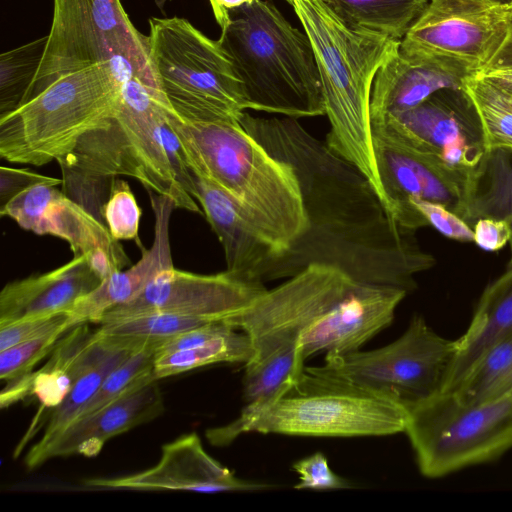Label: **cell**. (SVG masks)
<instances>
[{"instance_id":"6da1fadb","label":"cell","mask_w":512,"mask_h":512,"mask_svg":"<svg viewBox=\"0 0 512 512\" xmlns=\"http://www.w3.org/2000/svg\"><path fill=\"white\" fill-rule=\"evenodd\" d=\"M239 122L272 156L292 167L308 220L304 235L272 261L263 282L290 278L319 263L362 282L409 292L416 287L414 276L434 266L435 258L388 213L359 169L298 119L245 111Z\"/></svg>"},{"instance_id":"7a4b0ae2","label":"cell","mask_w":512,"mask_h":512,"mask_svg":"<svg viewBox=\"0 0 512 512\" xmlns=\"http://www.w3.org/2000/svg\"><path fill=\"white\" fill-rule=\"evenodd\" d=\"M171 107L162 92L135 78L124 81L114 113L58 161L63 192L103 220L106 183L130 176L171 198L176 208L201 213L191 196L194 181L187 156L168 123Z\"/></svg>"},{"instance_id":"3957f363","label":"cell","mask_w":512,"mask_h":512,"mask_svg":"<svg viewBox=\"0 0 512 512\" xmlns=\"http://www.w3.org/2000/svg\"><path fill=\"white\" fill-rule=\"evenodd\" d=\"M167 118L190 170L229 194L277 256L304 235L308 220L294 170L272 156L240 122L188 119L172 107Z\"/></svg>"},{"instance_id":"277c9868","label":"cell","mask_w":512,"mask_h":512,"mask_svg":"<svg viewBox=\"0 0 512 512\" xmlns=\"http://www.w3.org/2000/svg\"><path fill=\"white\" fill-rule=\"evenodd\" d=\"M292 7L319 70L330 124L325 143L359 169L389 213L375 156L370 99L377 71L395 55L400 41L351 29L325 0H293Z\"/></svg>"},{"instance_id":"5b68a950","label":"cell","mask_w":512,"mask_h":512,"mask_svg":"<svg viewBox=\"0 0 512 512\" xmlns=\"http://www.w3.org/2000/svg\"><path fill=\"white\" fill-rule=\"evenodd\" d=\"M355 280L337 267L313 263L224 319L248 335L253 347L244 364L246 413L271 404L299 378L305 369L302 334Z\"/></svg>"},{"instance_id":"8992f818","label":"cell","mask_w":512,"mask_h":512,"mask_svg":"<svg viewBox=\"0 0 512 512\" xmlns=\"http://www.w3.org/2000/svg\"><path fill=\"white\" fill-rule=\"evenodd\" d=\"M221 44L233 61L248 109L295 119L325 115L311 42L270 0L229 11Z\"/></svg>"},{"instance_id":"52a82bcc","label":"cell","mask_w":512,"mask_h":512,"mask_svg":"<svg viewBox=\"0 0 512 512\" xmlns=\"http://www.w3.org/2000/svg\"><path fill=\"white\" fill-rule=\"evenodd\" d=\"M123 82L110 63L66 73L0 116V156L43 166L70 154L87 132L115 111Z\"/></svg>"},{"instance_id":"ba28073f","label":"cell","mask_w":512,"mask_h":512,"mask_svg":"<svg viewBox=\"0 0 512 512\" xmlns=\"http://www.w3.org/2000/svg\"><path fill=\"white\" fill-rule=\"evenodd\" d=\"M407 409L342 381L310 373L271 404L247 418L207 430L215 446L240 434L258 432L298 436H385L405 432Z\"/></svg>"},{"instance_id":"9c48e42d","label":"cell","mask_w":512,"mask_h":512,"mask_svg":"<svg viewBox=\"0 0 512 512\" xmlns=\"http://www.w3.org/2000/svg\"><path fill=\"white\" fill-rule=\"evenodd\" d=\"M100 63H110L122 82L135 78L162 92L149 38L132 24L120 0H53L50 31L26 102L60 76Z\"/></svg>"},{"instance_id":"30bf717a","label":"cell","mask_w":512,"mask_h":512,"mask_svg":"<svg viewBox=\"0 0 512 512\" xmlns=\"http://www.w3.org/2000/svg\"><path fill=\"white\" fill-rule=\"evenodd\" d=\"M149 53L161 91L182 117L239 122L242 83L221 44L181 17L149 20Z\"/></svg>"},{"instance_id":"8fae6325","label":"cell","mask_w":512,"mask_h":512,"mask_svg":"<svg viewBox=\"0 0 512 512\" xmlns=\"http://www.w3.org/2000/svg\"><path fill=\"white\" fill-rule=\"evenodd\" d=\"M407 413L405 433L425 477L491 462L512 449V392L467 403L454 392L440 390L411 405Z\"/></svg>"},{"instance_id":"7c38bea8","label":"cell","mask_w":512,"mask_h":512,"mask_svg":"<svg viewBox=\"0 0 512 512\" xmlns=\"http://www.w3.org/2000/svg\"><path fill=\"white\" fill-rule=\"evenodd\" d=\"M455 354V341L437 334L414 316L395 341L370 351L325 355L305 370L333 378L406 409L443 387Z\"/></svg>"},{"instance_id":"4fadbf2b","label":"cell","mask_w":512,"mask_h":512,"mask_svg":"<svg viewBox=\"0 0 512 512\" xmlns=\"http://www.w3.org/2000/svg\"><path fill=\"white\" fill-rule=\"evenodd\" d=\"M511 22L512 8L502 0H429L399 49L468 78L491 65Z\"/></svg>"},{"instance_id":"5bb4252c","label":"cell","mask_w":512,"mask_h":512,"mask_svg":"<svg viewBox=\"0 0 512 512\" xmlns=\"http://www.w3.org/2000/svg\"><path fill=\"white\" fill-rule=\"evenodd\" d=\"M372 132L453 169L474 170L487 152L479 117L463 89L438 91L373 125Z\"/></svg>"},{"instance_id":"9a60e30c","label":"cell","mask_w":512,"mask_h":512,"mask_svg":"<svg viewBox=\"0 0 512 512\" xmlns=\"http://www.w3.org/2000/svg\"><path fill=\"white\" fill-rule=\"evenodd\" d=\"M372 134L389 213L402 228L415 232L428 226L422 214L410 204V198L441 204L464 220L474 170L450 168L381 134Z\"/></svg>"},{"instance_id":"2e32d148","label":"cell","mask_w":512,"mask_h":512,"mask_svg":"<svg viewBox=\"0 0 512 512\" xmlns=\"http://www.w3.org/2000/svg\"><path fill=\"white\" fill-rule=\"evenodd\" d=\"M267 289L227 270L203 275L162 271L134 299L110 309L101 323L149 312H172L221 320L247 307Z\"/></svg>"},{"instance_id":"e0dca14e","label":"cell","mask_w":512,"mask_h":512,"mask_svg":"<svg viewBox=\"0 0 512 512\" xmlns=\"http://www.w3.org/2000/svg\"><path fill=\"white\" fill-rule=\"evenodd\" d=\"M407 293L399 287L355 280L302 334L299 347L303 359L321 352L343 355L358 351L392 323Z\"/></svg>"},{"instance_id":"ac0fdd59","label":"cell","mask_w":512,"mask_h":512,"mask_svg":"<svg viewBox=\"0 0 512 512\" xmlns=\"http://www.w3.org/2000/svg\"><path fill=\"white\" fill-rule=\"evenodd\" d=\"M85 484L98 489L202 493L255 491L269 487L237 478L205 451L195 432L163 445L158 463L149 469L121 477L88 479Z\"/></svg>"},{"instance_id":"d6986e66","label":"cell","mask_w":512,"mask_h":512,"mask_svg":"<svg viewBox=\"0 0 512 512\" xmlns=\"http://www.w3.org/2000/svg\"><path fill=\"white\" fill-rule=\"evenodd\" d=\"M163 410L158 379L152 371L102 408L75 419L41 452L26 458L25 464L35 469L55 457H94L110 438L153 420Z\"/></svg>"},{"instance_id":"ffe728a7","label":"cell","mask_w":512,"mask_h":512,"mask_svg":"<svg viewBox=\"0 0 512 512\" xmlns=\"http://www.w3.org/2000/svg\"><path fill=\"white\" fill-rule=\"evenodd\" d=\"M154 213V239L143 249L139 261L126 270H118L91 292L80 298L68 312L71 325L100 323L103 316L115 306L137 297L162 271L173 268L169 226L174 201L147 189Z\"/></svg>"},{"instance_id":"44dd1931","label":"cell","mask_w":512,"mask_h":512,"mask_svg":"<svg viewBox=\"0 0 512 512\" xmlns=\"http://www.w3.org/2000/svg\"><path fill=\"white\" fill-rule=\"evenodd\" d=\"M197 200L217 235L225 255L227 271L249 281L263 276L277 256L276 251L245 210L208 178L193 173Z\"/></svg>"},{"instance_id":"7402d4cb","label":"cell","mask_w":512,"mask_h":512,"mask_svg":"<svg viewBox=\"0 0 512 512\" xmlns=\"http://www.w3.org/2000/svg\"><path fill=\"white\" fill-rule=\"evenodd\" d=\"M100 282L85 255L73 256L51 271L9 282L0 292V327L68 313Z\"/></svg>"},{"instance_id":"603a6c76","label":"cell","mask_w":512,"mask_h":512,"mask_svg":"<svg viewBox=\"0 0 512 512\" xmlns=\"http://www.w3.org/2000/svg\"><path fill=\"white\" fill-rule=\"evenodd\" d=\"M32 232L67 241L73 255H85L101 280L129 263L122 246L111 236L105 222L57 188Z\"/></svg>"},{"instance_id":"cb8c5ba5","label":"cell","mask_w":512,"mask_h":512,"mask_svg":"<svg viewBox=\"0 0 512 512\" xmlns=\"http://www.w3.org/2000/svg\"><path fill=\"white\" fill-rule=\"evenodd\" d=\"M400 47V46H399ZM467 78L437 63L395 53L377 71L371 90V124L410 110L438 91L463 89Z\"/></svg>"},{"instance_id":"d4e9b609","label":"cell","mask_w":512,"mask_h":512,"mask_svg":"<svg viewBox=\"0 0 512 512\" xmlns=\"http://www.w3.org/2000/svg\"><path fill=\"white\" fill-rule=\"evenodd\" d=\"M87 324L81 323L68 330L48 362L33 371L31 395L40 403L38 415L58 406L77 380L115 345L116 337L92 331Z\"/></svg>"},{"instance_id":"484cf974","label":"cell","mask_w":512,"mask_h":512,"mask_svg":"<svg viewBox=\"0 0 512 512\" xmlns=\"http://www.w3.org/2000/svg\"><path fill=\"white\" fill-rule=\"evenodd\" d=\"M512 332V264L483 291L465 333L455 340V354L443 391H452L481 354Z\"/></svg>"},{"instance_id":"4316f807","label":"cell","mask_w":512,"mask_h":512,"mask_svg":"<svg viewBox=\"0 0 512 512\" xmlns=\"http://www.w3.org/2000/svg\"><path fill=\"white\" fill-rule=\"evenodd\" d=\"M116 337L115 345L75 383L65 399L48 412V420L40 440L26 454L31 458L46 448L80 414L107 376L135 351L166 338Z\"/></svg>"},{"instance_id":"83f0119b","label":"cell","mask_w":512,"mask_h":512,"mask_svg":"<svg viewBox=\"0 0 512 512\" xmlns=\"http://www.w3.org/2000/svg\"><path fill=\"white\" fill-rule=\"evenodd\" d=\"M480 218L507 220L512 230V152H486L474 169L472 189L464 221L473 227ZM512 264V235L509 241Z\"/></svg>"},{"instance_id":"f1b7e54d","label":"cell","mask_w":512,"mask_h":512,"mask_svg":"<svg viewBox=\"0 0 512 512\" xmlns=\"http://www.w3.org/2000/svg\"><path fill=\"white\" fill-rule=\"evenodd\" d=\"M351 29L401 41L429 0H325Z\"/></svg>"},{"instance_id":"f546056e","label":"cell","mask_w":512,"mask_h":512,"mask_svg":"<svg viewBox=\"0 0 512 512\" xmlns=\"http://www.w3.org/2000/svg\"><path fill=\"white\" fill-rule=\"evenodd\" d=\"M252 355L248 335L232 327L197 347L156 355L153 372L159 380L211 364H246Z\"/></svg>"},{"instance_id":"4dcf8cb0","label":"cell","mask_w":512,"mask_h":512,"mask_svg":"<svg viewBox=\"0 0 512 512\" xmlns=\"http://www.w3.org/2000/svg\"><path fill=\"white\" fill-rule=\"evenodd\" d=\"M467 403H481L512 392V332L488 347L451 391Z\"/></svg>"},{"instance_id":"1f68e13d","label":"cell","mask_w":512,"mask_h":512,"mask_svg":"<svg viewBox=\"0 0 512 512\" xmlns=\"http://www.w3.org/2000/svg\"><path fill=\"white\" fill-rule=\"evenodd\" d=\"M463 90L479 117L487 152H512V99L480 76L468 77Z\"/></svg>"},{"instance_id":"d6a6232c","label":"cell","mask_w":512,"mask_h":512,"mask_svg":"<svg viewBox=\"0 0 512 512\" xmlns=\"http://www.w3.org/2000/svg\"><path fill=\"white\" fill-rule=\"evenodd\" d=\"M46 41L47 36L0 55V116L26 102Z\"/></svg>"},{"instance_id":"836d02e7","label":"cell","mask_w":512,"mask_h":512,"mask_svg":"<svg viewBox=\"0 0 512 512\" xmlns=\"http://www.w3.org/2000/svg\"><path fill=\"white\" fill-rule=\"evenodd\" d=\"M217 321L188 314L149 312L101 323L102 335L136 338H169Z\"/></svg>"},{"instance_id":"e575fe53","label":"cell","mask_w":512,"mask_h":512,"mask_svg":"<svg viewBox=\"0 0 512 512\" xmlns=\"http://www.w3.org/2000/svg\"><path fill=\"white\" fill-rule=\"evenodd\" d=\"M164 340L160 339L142 347L117 366L103 381L77 418L102 408L124 393L144 375L152 372L157 349Z\"/></svg>"},{"instance_id":"d590c367","label":"cell","mask_w":512,"mask_h":512,"mask_svg":"<svg viewBox=\"0 0 512 512\" xmlns=\"http://www.w3.org/2000/svg\"><path fill=\"white\" fill-rule=\"evenodd\" d=\"M101 212L116 241L138 239L142 211L128 182L117 177L112 179L109 196Z\"/></svg>"},{"instance_id":"8d00e7d4","label":"cell","mask_w":512,"mask_h":512,"mask_svg":"<svg viewBox=\"0 0 512 512\" xmlns=\"http://www.w3.org/2000/svg\"><path fill=\"white\" fill-rule=\"evenodd\" d=\"M68 330L61 328L0 351V378L9 381L31 373L33 367L53 351Z\"/></svg>"},{"instance_id":"74e56055","label":"cell","mask_w":512,"mask_h":512,"mask_svg":"<svg viewBox=\"0 0 512 512\" xmlns=\"http://www.w3.org/2000/svg\"><path fill=\"white\" fill-rule=\"evenodd\" d=\"M68 313L25 319L0 327V351L61 328L71 329Z\"/></svg>"},{"instance_id":"f35d334b","label":"cell","mask_w":512,"mask_h":512,"mask_svg":"<svg viewBox=\"0 0 512 512\" xmlns=\"http://www.w3.org/2000/svg\"><path fill=\"white\" fill-rule=\"evenodd\" d=\"M292 469L299 477L296 489L336 490L349 487L347 480L329 467L326 456L321 452L298 460Z\"/></svg>"},{"instance_id":"ab89813d","label":"cell","mask_w":512,"mask_h":512,"mask_svg":"<svg viewBox=\"0 0 512 512\" xmlns=\"http://www.w3.org/2000/svg\"><path fill=\"white\" fill-rule=\"evenodd\" d=\"M412 204L443 236L461 242H474L473 228L445 206L419 198H410Z\"/></svg>"},{"instance_id":"60d3db41","label":"cell","mask_w":512,"mask_h":512,"mask_svg":"<svg viewBox=\"0 0 512 512\" xmlns=\"http://www.w3.org/2000/svg\"><path fill=\"white\" fill-rule=\"evenodd\" d=\"M224 319L213 321L165 339L157 349L158 354L171 353L197 347L232 328Z\"/></svg>"},{"instance_id":"b9f144b4","label":"cell","mask_w":512,"mask_h":512,"mask_svg":"<svg viewBox=\"0 0 512 512\" xmlns=\"http://www.w3.org/2000/svg\"><path fill=\"white\" fill-rule=\"evenodd\" d=\"M56 178L45 176L26 168H13L2 165L0 168V203L5 205L14 196L27 188Z\"/></svg>"},{"instance_id":"7bdbcfd3","label":"cell","mask_w":512,"mask_h":512,"mask_svg":"<svg viewBox=\"0 0 512 512\" xmlns=\"http://www.w3.org/2000/svg\"><path fill=\"white\" fill-rule=\"evenodd\" d=\"M474 243L486 251H497L509 243L512 230L507 220L480 218L473 225Z\"/></svg>"},{"instance_id":"ee69618b","label":"cell","mask_w":512,"mask_h":512,"mask_svg":"<svg viewBox=\"0 0 512 512\" xmlns=\"http://www.w3.org/2000/svg\"><path fill=\"white\" fill-rule=\"evenodd\" d=\"M476 76H480L503 91L512 92V63L492 65Z\"/></svg>"},{"instance_id":"f6af8a7d","label":"cell","mask_w":512,"mask_h":512,"mask_svg":"<svg viewBox=\"0 0 512 512\" xmlns=\"http://www.w3.org/2000/svg\"><path fill=\"white\" fill-rule=\"evenodd\" d=\"M256 0H209L215 20L223 30L230 21L229 11L255 2Z\"/></svg>"},{"instance_id":"bcb514c9","label":"cell","mask_w":512,"mask_h":512,"mask_svg":"<svg viewBox=\"0 0 512 512\" xmlns=\"http://www.w3.org/2000/svg\"><path fill=\"white\" fill-rule=\"evenodd\" d=\"M512 63V22L508 37L490 66ZM488 68V67H487Z\"/></svg>"},{"instance_id":"7dc6e473","label":"cell","mask_w":512,"mask_h":512,"mask_svg":"<svg viewBox=\"0 0 512 512\" xmlns=\"http://www.w3.org/2000/svg\"><path fill=\"white\" fill-rule=\"evenodd\" d=\"M285 2H287L289 5H293V0H284Z\"/></svg>"},{"instance_id":"c3c4849f","label":"cell","mask_w":512,"mask_h":512,"mask_svg":"<svg viewBox=\"0 0 512 512\" xmlns=\"http://www.w3.org/2000/svg\"><path fill=\"white\" fill-rule=\"evenodd\" d=\"M500 89V88H499ZM503 91V90H502ZM511 99H512V92H506L504 91Z\"/></svg>"},{"instance_id":"681fc988","label":"cell","mask_w":512,"mask_h":512,"mask_svg":"<svg viewBox=\"0 0 512 512\" xmlns=\"http://www.w3.org/2000/svg\"><path fill=\"white\" fill-rule=\"evenodd\" d=\"M508 3H509V5H510V6H511V8H512V0H509V1H508Z\"/></svg>"}]
</instances>
